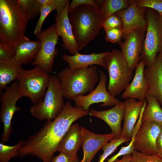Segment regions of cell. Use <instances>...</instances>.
Here are the masks:
<instances>
[{"mask_svg": "<svg viewBox=\"0 0 162 162\" xmlns=\"http://www.w3.org/2000/svg\"><path fill=\"white\" fill-rule=\"evenodd\" d=\"M129 162H162V157L159 154L148 155L135 150Z\"/></svg>", "mask_w": 162, "mask_h": 162, "instance_id": "1f68e13d", "label": "cell"}, {"mask_svg": "<svg viewBox=\"0 0 162 162\" xmlns=\"http://www.w3.org/2000/svg\"><path fill=\"white\" fill-rule=\"evenodd\" d=\"M145 17L147 25L140 58L149 67L154 63L157 55L162 53V16L156 11L147 8Z\"/></svg>", "mask_w": 162, "mask_h": 162, "instance_id": "52a82bcc", "label": "cell"}, {"mask_svg": "<svg viewBox=\"0 0 162 162\" xmlns=\"http://www.w3.org/2000/svg\"><path fill=\"white\" fill-rule=\"evenodd\" d=\"M162 129V125L154 121L142 123L135 138V150L148 155L159 154L157 139Z\"/></svg>", "mask_w": 162, "mask_h": 162, "instance_id": "7c38bea8", "label": "cell"}, {"mask_svg": "<svg viewBox=\"0 0 162 162\" xmlns=\"http://www.w3.org/2000/svg\"><path fill=\"white\" fill-rule=\"evenodd\" d=\"M28 20L17 0H0V40L14 48L25 36Z\"/></svg>", "mask_w": 162, "mask_h": 162, "instance_id": "3957f363", "label": "cell"}, {"mask_svg": "<svg viewBox=\"0 0 162 162\" xmlns=\"http://www.w3.org/2000/svg\"><path fill=\"white\" fill-rule=\"evenodd\" d=\"M102 28L105 31L116 28H123L122 20L120 17L115 13L104 21Z\"/></svg>", "mask_w": 162, "mask_h": 162, "instance_id": "e575fe53", "label": "cell"}, {"mask_svg": "<svg viewBox=\"0 0 162 162\" xmlns=\"http://www.w3.org/2000/svg\"><path fill=\"white\" fill-rule=\"evenodd\" d=\"M23 141L20 140L16 144L9 146L0 143V162H9L13 157L19 156Z\"/></svg>", "mask_w": 162, "mask_h": 162, "instance_id": "83f0119b", "label": "cell"}, {"mask_svg": "<svg viewBox=\"0 0 162 162\" xmlns=\"http://www.w3.org/2000/svg\"><path fill=\"white\" fill-rule=\"evenodd\" d=\"M54 10H56V8L52 4H46L42 6L40 17L34 31L35 35L37 36L42 32V25L46 18L51 12Z\"/></svg>", "mask_w": 162, "mask_h": 162, "instance_id": "4dcf8cb0", "label": "cell"}, {"mask_svg": "<svg viewBox=\"0 0 162 162\" xmlns=\"http://www.w3.org/2000/svg\"><path fill=\"white\" fill-rule=\"evenodd\" d=\"M82 140L81 127L78 123L72 124L60 142L57 151L77 156Z\"/></svg>", "mask_w": 162, "mask_h": 162, "instance_id": "7402d4cb", "label": "cell"}, {"mask_svg": "<svg viewBox=\"0 0 162 162\" xmlns=\"http://www.w3.org/2000/svg\"><path fill=\"white\" fill-rule=\"evenodd\" d=\"M68 2L64 9L54 16L56 33L62 38V47L69 52L74 55L79 50L73 33L68 16Z\"/></svg>", "mask_w": 162, "mask_h": 162, "instance_id": "9a60e30c", "label": "cell"}, {"mask_svg": "<svg viewBox=\"0 0 162 162\" xmlns=\"http://www.w3.org/2000/svg\"><path fill=\"white\" fill-rule=\"evenodd\" d=\"M51 162H80L77 156L62 152L52 158Z\"/></svg>", "mask_w": 162, "mask_h": 162, "instance_id": "f35d334b", "label": "cell"}, {"mask_svg": "<svg viewBox=\"0 0 162 162\" xmlns=\"http://www.w3.org/2000/svg\"><path fill=\"white\" fill-rule=\"evenodd\" d=\"M99 74L94 66L86 68L63 69L58 76L64 97L73 100L77 97L91 93L99 81Z\"/></svg>", "mask_w": 162, "mask_h": 162, "instance_id": "277c9868", "label": "cell"}, {"mask_svg": "<svg viewBox=\"0 0 162 162\" xmlns=\"http://www.w3.org/2000/svg\"><path fill=\"white\" fill-rule=\"evenodd\" d=\"M104 68L108 72L109 80L107 90L115 97L124 90L133 77V71L122 51L113 49L104 59Z\"/></svg>", "mask_w": 162, "mask_h": 162, "instance_id": "8992f818", "label": "cell"}, {"mask_svg": "<svg viewBox=\"0 0 162 162\" xmlns=\"http://www.w3.org/2000/svg\"><path fill=\"white\" fill-rule=\"evenodd\" d=\"M129 141L124 137L114 138L110 142L106 143L101 148L103 153L100 155L98 162H104L105 160L122 143Z\"/></svg>", "mask_w": 162, "mask_h": 162, "instance_id": "f546056e", "label": "cell"}, {"mask_svg": "<svg viewBox=\"0 0 162 162\" xmlns=\"http://www.w3.org/2000/svg\"><path fill=\"white\" fill-rule=\"evenodd\" d=\"M63 94L58 76L50 75L48 87L43 99L29 109L31 115L39 120L55 119L64 105Z\"/></svg>", "mask_w": 162, "mask_h": 162, "instance_id": "5b68a950", "label": "cell"}, {"mask_svg": "<svg viewBox=\"0 0 162 162\" xmlns=\"http://www.w3.org/2000/svg\"><path fill=\"white\" fill-rule=\"evenodd\" d=\"M81 128L83 156L80 162H91L98 151L109 141L114 138L115 136L112 133L100 134L92 132L84 127Z\"/></svg>", "mask_w": 162, "mask_h": 162, "instance_id": "2e32d148", "label": "cell"}, {"mask_svg": "<svg viewBox=\"0 0 162 162\" xmlns=\"http://www.w3.org/2000/svg\"><path fill=\"white\" fill-rule=\"evenodd\" d=\"M145 66V62L141 60L136 68L135 75L132 81L122 94V98L137 99L142 101L146 100V96L149 85L144 74Z\"/></svg>", "mask_w": 162, "mask_h": 162, "instance_id": "e0dca14e", "label": "cell"}, {"mask_svg": "<svg viewBox=\"0 0 162 162\" xmlns=\"http://www.w3.org/2000/svg\"><path fill=\"white\" fill-rule=\"evenodd\" d=\"M50 76L38 66L29 70L23 69L16 80L21 97L29 98L33 104L40 102L45 94Z\"/></svg>", "mask_w": 162, "mask_h": 162, "instance_id": "ba28073f", "label": "cell"}, {"mask_svg": "<svg viewBox=\"0 0 162 162\" xmlns=\"http://www.w3.org/2000/svg\"><path fill=\"white\" fill-rule=\"evenodd\" d=\"M130 4V0H105L100 10L104 20L117 11L128 8Z\"/></svg>", "mask_w": 162, "mask_h": 162, "instance_id": "484cf974", "label": "cell"}, {"mask_svg": "<svg viewBox=\"0 0 162 162\" xmlns=\"http://www.w3.org/2000/svg\"><path fill=\"white\" fill-rule=\"evenodd\" d=\"M147 104L143 113L142 122L154 121L162 125V108L154 97L146 95Z\"/></svg>", "mask_w": 162, "mask_h": 162, "instance_id": "d4e9b609", "label": "cell"}, {"mask_svg": "<svg viewBox=\"0 0 162 162\" xmlns=\"http://www.w3.org/2000/svg\"><path fill=\"white\" fill-rule=\"evenodd\" d=\"M124 112V101H120L109 110L99 111L92 109L89 114L105 122L111 128L112 133L114 135V138L119 139L122 130L121 123Z\"/></svg>", "mask_w": 162, "mask_h": 162, "instance_id": "ac0fdd59", "label": "cell"}, {"mask_svg": "<svg viewBox=\"0 0 162 162\" xmlns=\"http://www.w3.org/2000/svg\"><path fill=\"white\" fill-rule=\"evenodd\" d=\"M144 74L149 85L146 95L155 97L162 108V53L157 55L151 66L144 68Z\"/></svg>", "mask_w": 162, "mask_h": 162, "instance_id": "d6986e66", "label": "cell"}, {"mask_svg": "<svg viewBox=\"0 0 162 162\" xmlns=\"http://www.w3.org/2000/svg\"><path fill=\"white\" fill-rule=\"evenodd\" d=\"M15 48L1 41L0 42V61L13 59L15 55Z\"/></svg>", "mask_w": 162, "mask_h": 162, "instance_id": "d590c367", "label": "cell"}, {"mask_svg": "<svg viewBox=\"0 0 162 162\" xmlns=\"http://www.w3.org/2000/svg\"><path fill=\"white\" fill-rule=\"evenodd\" d=\"M68 16L79 51L98 36L104 20L99 9L88 5L76 7Z\"/></svg>", "mask_w": 162, "mask_h": 162, "instance_id": "7a4b0ae2", "label": "cell"}, {"mask_svg": "<svg viewBox=\"0 0 162 162\" xmlns=\"http://www.w3.org/2000/svg\"><path fill=\"white\" fill-rule=\"evenodd\" d=\"M41 45L40 40H31L25 36L15 47L13 58L22 64L32 62L38 56Z\"/></svg>", "mask_w": 162, "mask_h": 162, "instance_id": "603a6c76", "label": "cell"}, {"mask_svg": "<svg viewBox=\"0 0 162 162\" xmlns=\"http://www.w3.org/2000/svg\"><path fill=\"white\" fill-rule=\"evenodd\" d=\"M106 32L105 39L106 41L115 44L118 43L120 46L123 42L122 40L123 34L122 28H116L107 29Z\"/></svg>", "mask_w": 162, "mask_h": 162, "instance_id": "d6a6232c", "label": "cell"}, {"mask_svg": "<svg viewBox=\"0 0 162 162\" xmlns=\"http://www.w3.org/2000/svg\"><path fill=\"white\" fill-rule=\"evenodd\" d=\"M156 144L159 151V155L162 157V129L157 139Z\"/></svg>", "mask_w": 162, "mask_h": 162, "instance_id": "ab89813d", "label": "cell"}, {"mask_svg": "<svg viewBox=\"0 0 162 162\" xmlns=\"http://www.w3.org/2000/svg\"><path fill=\"white\" fill-rule=\"evenodd\" d=\"M18 89L17 80L12 82L4 90L1 99L0 121L3 124V131L1 136V142L8 141L12 131V120L15 113L21 108L16 106L21 98Z\"/></svg>", "mask_w": 162, "mask_h": 162, "instance_id": "30bf717a", "label": "cell"}, {"mask_svg": "<svg viewBox=\"0 0 162 162\" xmlns=\"http://www.w3.org/2000/svg\"><path fill=\"white\" fill-rule=\"evenodd\" d=\"M89 112L68 101L53 120L46 121L37 132L23 141L19 156L37 157L43 162H51L58 145L73 123Z\"/></svg>", "mask_w": 162, "mask_h": 162, "instance_id": "6da1fadb", "label": "cell"}, {"mask_svg": "<svg viewBox=\"0 0 162 162\" xmlns=\"http://www.w3.org/2000/svg\"><path fill=\"white\" fill-rule=\"evenodd\" d=\"M131 155L132 154H129L123 155L121 159L118 158L113 162H129Z\"/></svg>", "mask_w": 162, "mask_h": 162, "instance_id": "60d3db41", "label": "cell"}, {"mask_svg": "<svg viewBox=\"0 0 162 162\" xmlns=\"http://www.w3.org/2000/svg\"><path fill=\"white\" fill-rule=\"evenodd\" d=\"M37 38L40 40L41 45L38 55L32 65L38 66L49 74L52 72L54 60L58 53L56 47L58 43V36L55 24L42 31Z\"/></svg>", "mask_w": 162, "mask_h": 162, "instance_id": "9c48e42d", "label": "cell"}, {"mask_svg": "<svg viewBox=\"0 0 162 162\" xmlns=\"http://www.w3.org/2000/svg\"><path fill=\"white\" fill-rule=\"evenodd\" d=\"M110 52V51H108L83 54L77 52L71 56L64 54L62 58L68 64L69 68L71 69L86 68L92 64H97L104 67V58Z\"/></svg>", "mask_w": 162, "mask_h": 162, "instance_id": "44dd1931", "label": "cell"}, {"mask_svg": "<svg viewBox=\"0 0 162 162\" xmlns=\"http://www.w3.org/2000/svg\"><path fill=\"white\" fill-rule=\"evenodd\" d=\"M146 8H139L135 4L134 0H130L129 6L115 13L121 18L123 23L124 39L131 32L138 29L142 32H146L147 22L145 15Z\"/></svg>", "mask_w": 162, "mask_h": 162, "instance_id": "4fadbf2b", "label": "cell"}, {"mask_svg": "<svg viewBox=\"0 0 162 162\" xmlns=\"http://www.w3.org/2000/svg\"><path fill=\"white\" fill-rule=\"evenodd\" d=\"M145 36V33L138 29H135L127 35L124 41L120 45L129 68L132 71L141 60L140 55Z\"/></svg>", "mask_w": 162, "mask_h": 162, "instance_id": "5bb4252c", "label": "cell"}, {"mask_svg": "<svg viewBox=\"0 0 162 162\" xmlns=\"http://www.w3.org/2000/svg\"><path fill=\"white\" fill-rule=\"evenodd\" d=\"M98 71L100 79L95 88L88 94L77 97L73 100L76 106L88 111L90 106L94 104L103 103L100 106L102 107L115 106L120 101L111 95L107 89L106 74L100 69H99Z\"/></svg>", "mask_w": 162, "mask_h": 162, "instance_id": "8fae6325", "label": "cell"}, {"mask_svg": "<svg viewBox=\"0 0 162 162\" xmlns=\"http://www.w3.org/2000/svg\"><path fill=\"white\" fill-rule=\"evenodd\" d=\"M82 5H90L94 8H99L98 7L96 0H73L69 4L68 6V12L71 11L76 7Z\"/></svg>", "mask_w": 162, "mask_h": 162, "instance_id": "74e56055", "label": "cell"}, {"mask_svg": "<svg viewBox=\"0 0 162 162\" xmlns=\"http://www.w3.org/2000/svg\"><path fill=\"white\" fill-rule=\"evenodd\" d=\"M145 101L137 100L134 99H126L124 101V122L120 138L124 137L129 141L131 140Z\"/></svg>", "mask_w": 162, "mask_h": 162, "instance_id": "ffe728a7", "label": "cell"}, {"mask_svg": "<svg viewBox=\"0 0 162 162\" xmlns=\"http://www.w3.org/2000/svg\"><path fill=\"white\" fill-rule=\"evenodd\" d=\"M22 64L14 59L0 61V90H5L11 82L16 80L23 69Z\"/></svg>", "mask_w": 162, "mask_h": 162, "instance_id": "cb8c5ba5", "label": "cell"}, {"mask_svg": "<svg viewBox=\"0 0 162 162\" xmlns=\"http://www.w3.org/2000/svg\"><path fill=\"white\" fill-rule=\"evenodd\" d=\"M134 1L138 8L152 9L162 16V0H134Z\"/></svg>", "mask_w": 162, "mask_h": 162, "instance_id": "836d02e7", "label": "cell"}, {"mask_svg": "<svg viewBox=\"0 0 162 162\" xmlns=\"http://www.w3.org/2000/svg\"><path fill=\"white\" fill-rule=\"evenodd\" d=\"M22 11L28 20L40 14L42 5L38 0H17Z\"/></svg>", "mask_w": 162, "mask_h": 162, "instance_id": "4316f807", "label": "cell"}, {"mask_svg": "<svg viewBox=\"0 0 162 162\" xmlns=\"http://www.w3.org/2000/svg\"><path fill=\"white\" fill-rule=\"evenodd\" d=\"M142 124L141 121L139 120L135 127L132 137L129 144L126 146L122 147L117 154L108 159L106 162H113L120 156L132 154L135 150L134 146L135 136L140 128Z\"/></svg>", "mask_w": 162, "mask_h": 162, "instance_id": "f1b7e54d", "label": "cell"}, {"mask_svg": "<svg viewBox=\"0 0 162 162\" xmlns=\"http://www.w3.org/2000/svg\"><path fill=\"white\" fill-rule=\"evenodd\" d=\"M41 5L46 4H52L56 8L57 13L62 12L65 8L67 4L70 2L69 0H38Z\"/></svg>", "mask_w": 162, "mask_h": 162, "instance_id": "8d00e7d4", "label": "cell"}, {"mask_svg": "<svg viewBox=\"0 0 162 162\" xmlns=\"http://www.w3.org/2000/svg\"></svg>", "mask_w": 162, "mask_h": 162, "instance_id": "b9f144b4", "label": "cell"}]
</instances>
